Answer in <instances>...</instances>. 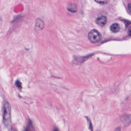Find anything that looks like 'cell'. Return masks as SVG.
I'll return each mask as SVG.
<instances>
[{"mask_svg":"<svg viewBox=\"0 0 131 131\" xmlns=\"http://www.w3.org/2000/svg\"><path fill=\"white\" fill-rule=\"evenodd\" d=\"M11 107L8 102H6L4 105L3 121L4 125L7 128L10 127L11 124Z\"/></svg>","mask_w":131,"mask_h":131,"instance_id":"cell-1","label":"cell"},{"mask_svg":"<svg viewBox=\"0 0 131 131\" xmlns=\"http://www.w3.org/2000/svg\"><path fill=\"white\" fill-rule=\"evenodd\" d=\"M89 40L92 43L98 42L102 39V35L98 30L93 29L88 34Z\"/></svg>","mask_w":131,"mask_h":131,"instance_id":"cell-2","label":"cell"},{"mask_svg":"<svg viewBox=\"0 0 131 131\" xmlns=\"http://www.w3.org/2000/svg\"><path fill=\"white\" fill-rule=\"evenodd\" d=\"M122 122L125 125L128 126L131 124V114H126L121 116L120 118Z\"/></svg>","mask_w":131,"mask_h":131,"instance_id":"cell-3","label":"cell"},{"mask_svg":"<svg viewBox=\"0 0 131 131\" xmlns=\"http://www.w3.org/2000/svg\"><path fill=\"white\" fill-rule=\"evenodd\" d=\"M35 30L37 31H40L43 29L44 28V23L40 18L37 19L35 21Z\"/></svg>","mask_w":131,"mask_h":131,"instance_id":"cell-4","label":"cell"},{"mask_svg":"<svg viewBox=\"0 0 131 131\" xmlns=\"http://www.w3.org/2000/svg\"><path fill=\"white\" fill-rule=\"evenodd\" d=\"M107 18L104 16H101L97 19L96 23L98 26L103 27L105 26L107 23Z\"/></svg>","mask_w":131,"mask_h":131,"instance_id":"cell-5","label":"cell"},{"mask_svg":"<svg viewBox=\"0 0 131 131\" xmlns=\"http://www.w3.org/2000/svg\"><path fill=\"white\" fill-rule=\"evenodd\" d=\"M110 29L111 32L113 33H117L120 30V25L117 23H114L111 26Z\"/></svg>","mask_w":131,"mask_h":131,"instance_id":"cell-6","label":"cell"},{"mask_svg":"<svg viewBox=\"0 0 131 131\" xmlns=\"http://www.w3.org/2000/svg\"><path fill=\"white\" fill-rule=\"evenodd\" d=\"M67 10L71 12H76V6H75L74 4H70L68 5Z\"/></svg>","mask_w":131,"mask_h":131,"instance_id":"cell-7","label":"cell"},{"mask_svg":"<svg viewBox=\"0 0 131 131\" xmlns=\"http://www.w3.org/2000/svg\"><path fill=\"white\" fill-rule=\"evenodd\" d=\"M86 119L87 120V124H88V128L90 131H93V127L92 124L91 123V120L89 117H86Z\"/></svg>","mask_w":131,"mask_h":131,"instance_id":"cell-8","label":"cell"},{"mask_svg":"<svg viewBox=\"0 0 131 131\" xmlns=\"http://www.w3.org/2000/svg\"><path fill=\"white\" fill-rule=\"evenodd\" d=\"M26 131H35L31 123L28 124V125Z\"/></svg>","mask_w":131,"mask_h":131,"instance_id":"cell-9","label":"cell"},{"mask_svg":"<svg viewBox=\"0 0 131 131\" xmlns=\"http://www.w3.org/2000/svg\"><path fill=\"white\" fill-rule=\"evenodd\" d=\"M15 85L18 88H19L20 89H22V83L20 82L19 80H17L16 81Z\"/></svg>","mask_w":131,"mask_h":131,"instance_id":"cell-10","label":"cell"},{"mask_svg":"<svg viewBox=\"0 0 131 131\" xmlns=\"http://www.w3.org/2000/svg\"><path fill=\"white\" fill-rule=\"evenodd\" d=\"M95 2H96L97 3L99 4H107L109 1H99V0H95Z\"/></svg>","mask_w":131,"mask_h":131,"instance_id":"cell-11","label":"cell"},{"mask_svg":"<svg viewBox=\"0 0 131 131\" xmlns=\"http://www.w3.org/2000/svg\"><path fill=\"white\" fill-rule=\"evenodd\" d=\"M128 34L130 36H131V26L128 28Z\"/></svg>","mask_w":131,"mask_h":131,"instance_id":"cell-12","label":"cell"},{"mask_svg":"<svg viewBox=\"0 0 131 131\" xmlns=\"http://www.w3.org/2000/svg\"><path fill=\"white\" fill-rule=\"evenodd\" d=\"M128 7L129 10L131 12V3L128 4Z\"/></svg>","mask_w":131,"mask_h":131,"instance_id":"cell-13","label":"cell"},{"mask_svg":"<svg viewBox=\"0 0 131 131\" xmlns=\"http://www.w3.org/2000/svg\"><path fill=\"white\" fill-rule=\"evenodd\" d=\"M114 131H121V128L120 127L117 128Z\"/></svg>","mask_w":131,"mask_h":131,"instance_id":"cell-14","label":"cell"},{"mask_svg":"<svg viewBox=\"0 0 131 131\" xmlns=\"http://www.w3.org/2000/svg\"><path fill=\"white\" fill-rule=\"evenodd\" d=\"M59 131V130L58 128H57V127L55 128H54V131Z\"/></svg>","mask_w":131,"mask_h":131,"instance_id":"cell-15","label":"cell"},{"mask_svg":"<svg viewBox=\"0 0 131 131\" xmlns=\"http://www.w3.org/2000/svg\"><path fill=\"white\" fill-rule=\"evenodd\" d=\"M96 131H100V130H97Z\"/></svg>","mask_w":131,"mask_h":131,"instance_id":"cell-16","label":"cell"}]
</instances>
